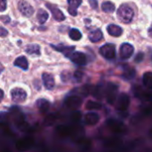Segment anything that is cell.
<instances>
[{
  "label": "cell",
  "instance_id": "cell-1",
  "mask_svg": "<svg viewBox=\"0 0 152 152\" xmlns=\"http://www.w3.org/2000/svg\"><path fill=\"white\" fill-rule=\"evenodd\" d=\"M118 18L123 23H130L134 18L133 9L126 4H122L118 10Z\"/></svg>",
  "mask_w": 152,
  "mask_h": 152
},
{
  "label": "cell",
  "instance_id": "cell-2",
  "mask_svg": "<svg viewBox=\"0 0 152 152\" xmlns=\"http://www.w3.org/2000/svg\"><path fill=\"white\" fill-rule=\"evenodd\" d=\"M35 141L30 136H26L19 139L15 143V149L19 152H25L30 150L34 146Z\"/></svg>",
  "mask_w": 152,
  "mask_h": 152
},
{
  "label": "cell",
  "instance_id": "cell-3",
  "mask_svg": "<svg viewBox=\"0 0 152 152\" xmlns=\"http://www.w3.org/2000/svg\"><path fill=\"white\" fill-rule=\"evenodd\" d=\"M118 86L113 83H108L105 88V95L109 104H113L116 102L118 98Z\"/></svg>",
  "mask_w": 152,
  "mask_h": 152
},
{
  "label": "cell",
  "instance_id": "cell-4",
  "mask_svg": "<svg viewBox=\"0 0 152 152\" xmlns=\"http://www.w3.org/2000/svg\"><path fill=\"white\" fill-rule=\"evenodd\" d=\"M106 125L109 129L115 134H124L126 131V126L121 121L117 119H109L106 122Z\"/></svg>",
  "mask_w": 152,
  "mask_h": 152
},
{
  "label": "cell",
  "instance_id": "cell-5",
  "mask_svg": "<svg viewBox=\"0 0 152 152\" xmlns=\"http://www.w3.org/2000/svg\"><path fill=\"white\" fill-rule=\"evenodd\" d=\"M116 102H117L116 103V108H117L118 110L126 111L128 109L129 105H130V98L126 94L122 93L117 98Z\"/></svg>",
  "mask_w": 152,
  "mask_h": 152
},
{
  "label": "cell",
  "instance_id": "cell-6",
  "mask_svg": "<svg viewBox=\"0 0 152 152\" xmlns=\"http://www.w3.org/2000/svg\"><path fill=\"white\" fill-rule=\"evenodd\" d=\"M100 53L105 59L112 60L116 57V47L113 44H106L100 48Z\"/></svg>",
  "mask_w": 152,
  "mask_h": 152
},
{
  "label": "cell",
  "instance_id": "cell-7",
  "mask_svg": "<svg viewBox=\"0 0 152 152\" xmlns=\"http://www.w3.org/2000/svg\"><path fill=\"white\" fill-rule=\"evenodd\" d=\"M11 97L14 102H23L27 99V93L25 90L20 87H16L11 91Z\"/></svg>",
  "mask_w": 152,
  "mask_h": 152
},
{
  "label": "cell",
  "instance_id": "cell-8",
  "mask_svg": "<svg viewBox=\"0 0 152 152\" xmlns=\"http://www.w3.org/2000/svg\"><path fill=\"white\" fill-rule=\"evenodd\" d=\"M82 102H83L82 98L79 97V96H77V95H71V96H69V97L65 100V102H64L65 105H66L69 109L74 110H77V109L82 105Z\"/></svg>",
  "mask_w": 152,
  "mask_h": 152
},
{
  "label": "cell",
  "instance_id": "cell-9",
  "mask_svg": "<svg viewBox=\"0 0 152 152\" xmlns=\"http://www.w3.org/2000/svg\"><path fill=\"white\" fill-rule=\"evenodd\" d=\"M69 58L71 60L72 62H74L75 64L77 65H79V66H84L87 63V58H86V55L81 52H73L69 56Z\"/></svg>",
  "mask_w": 152,
  "mask_h": 152
},
{
  "label": "cell",
  "instance_id": "cell-10",
  "mask_svg": "<svg viewBox=\"0 0 152 152\" xmlns=\"http://www.w3.org/2000/svg\"><path fill=\"white\" fill-rule=\"evenodd\" d=\"M134 46L128 43H124L122 44V45L120 46V50H119V55L121 57V59L123 60H126L129 59L133 53H134Z\"/></svg>",
  "mask_w": 152,
  "mask_h": 152
},
{
  "label": "cell",
  "instance_id": "cell-11",
  "mask_svg": "<svg viewBox=\"0 0 152 152\" xmlns=\"http://www.w3.org/2000/svg\"><path fill=\"white\" fill-rule=\"evenodd\" d=\"M18 9L26 17H30L34 13L33 7L28 2H26L24 0H21V1L19 2V4H18Z\"/></svg>",
  "mask_w": 152,
  "mask_h": 152
},
{
  "label": "cell",
  "instance_id": "cell-12",
  "mask_svg": "<svg viewBox=\"0 0 152 152\" xmlns=\"http://www.w3.org/2000/svg\"><path fill=\"white\" fill-rule=\"evenodd\" d=\"M75 128L69 126H65V125H59L56 126V133L61 136V137H68L71 136L75 133Z\"/></svg>",
  "mask_w": 152,
  "mask_h": 152
},
{
  "label": "cell",
  "instance_id": "cell-13",
  "mask_svg": "<svg viewBox=\"0 0 152 152\" xmlns=\"http://www.w3.org/2000/svg\"><path fill=\"white\" fill-rule=\"evenodd\" d=\"M46 6H47V8L51 11V12H52V14H53V17L56 20H58V21H61V20H65V15L63 14V12L57 7V6H55V5H53V4H46Z\"/></svg>",
  "mask_w": 152,
  "mask_h": 152
},
{
  "label": "cell",
  "instance_id": "cell-14",
  "mask_svg": "<svg viewBox=\"0 0 152 152\" xmlns=\"http://www.w3.org/2000/svg\"><path fill=\"white\" fill-rule=\"evenodd\" d=\"M42 79H43V83H44V86L46 89L50 90V89H53L54 85H55V81H54V77L52 74L50 73H43L42 74Z\"/></svg>",
  "mask_w": 152,
  "mask_h": 152
},
{
  "label": "cell",
  "instance_id": "cell-15",
  "mask_svg": "<svg viewBox=\"0 0 152 152\" xmlns=\"http://www.w3.org/2000/svg\"><path fill=\"white\" fill-rule=\"evenodd\" d=\"M100 120V116L95 112H89L85 116V123L89 126L96 125Z\"/></svg>",
  "mask_w": 152,
  "mask_h": 152
},
{
  "label": "cell",
  "instance_id": "cell-16",
  "mask_svg": "<svg viewBox=\"0 0 152 152\" xmlns=\"http://www.w3.org/2000/svg\"><path fill=\"white\" fill-rule=\"evenodd\" d=\"M69 3V8L68 11L69 12V14H71L72 16H76L77 14V8L79 7V5L82 4V0H68Z\"/></svg>",
  "mask_w": 152,
  "mask_h": 152
},
{
  "label": "cell",
  "instance_id": "cell-17",
  "mask_svg": "<svg viewBox=\"0 0 152 152\" xmlns=\"http://www.w3.org/2000/svg\"><path fill=\"white\" fill-rule=\"evenodd\" d=\"M52 47L54 48L56 51H59V52L64 53V55L66 57H69L75 50V46H65V45H52Z\"/></svg>",
  "mask_w": 152,
  "mask_h": 152
},
{
  "label": "cell",
  "instance_id": "cell-18",
  "mask_svg": "<svg viewBox=\"0 0 152 152\" xmlns=\"http://www.w3.org/2000/svg\"><path fill=\"white\" fill-rule=\"evenodd\" d=\"M107 31L110 35L112 37H120L123 33V29L121 27L115 25V24H110L107 28Z\"/></svg>",
  "mask_w": 152,
  "mask_h": 152
},
{
  "label": "cell",
  "instance_id": "cell-19",
  "mask_svg": "<svg viewBox=\"0 0 152 152\" xmlns=\"http://www.w3.org/2000/svg\"><path fill=\"white\" fill-rule=\"evenodd\" d=\"M37 106L41 113H45L50 109V102L46 99H38L37 101Z\"/></svg>",
  "mask_w": 152,
  "mask_h": 152
},
{
  "label": "cell",
  "instance_id": "cell-20",
  "mask_svg": "<svg viewBox=\"0 0 152 152\" xmlns=\"http://www.w3.org/2000/svg\"><path fill=\"white\" fill-rule=\"evenodd\" d=\"M14 66L20 68L23 70H27L28 69V62L27 61V58L24 56H20L14 61Z\"/></svg>",
  "mask_w": 152,
  "mask_h": 152
},
{
  "label": "cell",
  "instance_id": "cell-21",
  "mask_svg": "<svg viewBox=\"0 0 152 152\" xmlns=\"http://www.w3.org/2000/svg\"><path fill=\"white\" fill-rule=\"evenodd\" d=\"M102 37H103V35H102V30L98 29V28L91 31L89 34V39L93 43H97V42L101 41L102 39Z\"/></svg>",
  "mask_w": 152,
  "mask_h": 152
},
{
  "label": "cell",
  "instance_id": "cell-22",
  "mask_svg": "<svg viewBox=\"0 0 152 152\" xmlns=\"http://www.w3.org/2000/svg\"><path fill=\"white\" fill-rule=\"evenodd\" d=\"M26 53L31 55H40V47L36 44L29 45L26 47Z\"/></svg>",
  "mask_w": 152,
  "mask_h": 152
},
{
  "label": "cell",
  "instance_id": "cell-23",
  "mask_svg": "<svg viewBox=\"0 0 152 152\" xmlns=\"http://www.w3.org/2000/svg\"><path fill=\"white\" fill-rule=\"evenodd\" d=\"M142 82L146 88L152 89V72L149 71V72L144 73L143 77H142Z\"/></svg>",
  "mask_w": 152,
  "mask_h": 152
},
{
  "label": "cell",
  "instance_id": "cell-24",
  "mask_svg": "<svg viewBox=\"0 0 152 152\" xmlns=\"http://www.w3.org/2000/svg\"><path fill=\"white\" fill-rule=\"evenodd\" d=\"M102 108V103L94 101H88L86 104V109L88 110H99Z\"/></svg>",
  "mask_w": 152,
  "mask_h": 152
},
{
  "label": "cell",
  "instance_id": "cell-25",
  "mask_svg": "<svg viewBox=\"0 0 152 152\" xmlns=\"http://www.w3.org/2000/svg\"><path fill=\"white\" fill-rule=\"evenodd\" d=\"M37 18L39 23L43 24V23H45L47 20V19H48V13L45 10L39 9L38 12H37Z\"/></svg>",
  "mask_w": 152,
  "mask_h": 152
},
{
  "label": "cell",
  "instance_id": "cell-26",
  "mask_svg": "<svg viewBox=\"0 0 152 152\" xmlns=\"http://www.w3.org/2000/svg\"><path fill=\"white\" fill-rule=\"evenodd\" d=\"M102 8L105 12H113L115 11V4L112 2L107 1L102 4Z\"/></svg>",
  "mask_w": 152,
  "mask_h": 152
},
{
  "label": "cell",
  "instance_id": "cell-27",
  "mask_svg": "<svg viewBox=\"0 0 152 152\" xmlns=\"http://www.w3.org/2000/svg\"><path fill=\"white\" fill-rule=\"evenodd\" d=\"M69 37L72 39V40H75V41H77L79 39H81L82 37V34L81 32L77 29V28H71L69 30Z\"/></svg>",
  "mask_w": 152,
  "mask_h": 152
},
{
  "label": "cell",
  "instance_id": "cell-28",
  "mask_svg": "<svg viewBox=\"0 0 152 152\" xmlns=\"http://www.w3.org/2000/svg\"><path fill=\"white\" fill-rule=\"evenodd\" d=\"M58 119V115L55 114V113H53V114H50L48 115L45 119V124L46 126H51L53 124H54L56 122V120Z\"/></svg>",
  "mask_w": 152,
  "mask_h": 152
},
{
  "label": "cell",
  "instance_id": "cell-29",
  "mask_svg": "<svg viewBox=\"0 0 152 152\" xmlns=\"http://www.w3.org/2000/svg\"><path fill=\"white\" fill-rule=\"evenodd\" d=\"M77 145L83 150V151H86V150H88L89 148H90V144H91V142H90V141L89 140H86V139H80V140H78L77 141Z\"/></svg>",
  "mask_w": 152,
  "mask_h": 152
},
{
  "label": "cell",
  "instance_id": "cell-30",
  "mask_svg": "<svg viewBox=\"0 0 152 152\" xmlns=\"http://www.w3.org/2000/svg\"><path fill=\"white\" fill-rule=\"evenodd\" d=\"M95 90V86H91V85H86L82 87V93L85 95H88V94H94Z\"/></svg>",
  "mask_w": 152,
  "mask_h": 152
},
{
  "label": "cell",
  "instance_id": "cell-31",
  "mask_svg": "<svg viewBox=\"0 0 152 152\" xmlns=\"http://www.w3.org/2000/svg\"><path fill=\"white\" fill-rule=\"evenodd\" d=\"M135 76V70L133 68H128L124 72V77L127 79H132Z\"/></svg>",
  "mask_w": 152,
  "mask_h": 152
},
{
  "label": "cell",
  "instance_id": "cell-32",
  "mask_svg": "<svg viewBox=\"0 0 152 152\" xmlns=\"http://www.w3.org/2000/svg\"><path fill=\"white\" fill-rule=\"evenodd\" d=\"M81 118H82V114H81V112L80 111H78V110H75L74 112H72V114L70 115V118H71V120L73 121V122H78L80 119H81Z\"/></svg>",
  "mask_w": 152,
  "mask_h": 152
},
{
  "label": "cell",
  "instance_id": "cell-33",
  "mask_svg": "<svg viewBox=\"0 0 152 152\" xmlns=\"http://www.w3.org/2000/svg\"><path fill=\"white\" fill-rule=\"evenodd\" d=\"M118 141H117L115 139H109V140L106 141L105 146H107V147H113V146H115L118 143Z\"/></svg>",
  "mask_w": 152,
  "mask_h": 152
},
{
  "label": "cell",
  "instance_id": "cell-34",
  "mask_svg": "<svg viewBox=\"0 0 152 152\" xmlns=\"http://www.w3.org/2000/svg\"><path fill=\"white\" fill-rule=\"evenodd\" d=\"M9 114L6 112H0V122L4 123L5 122L8 118H9Z\"/></svg>",
  "mask_w": 152,
  "mask_h": 152
},
{
  "label": "cell",
  "instance_id": "cell-35",
  "mask_svg": "<svg viewBox=\"0 0 152 152\" xmlns=\"http://www.w3.org/2000/svg\"><path fill=\"white\" fill-rule=\"evenodd\" d=\"M83 76H84L83 72H82V71H79V70H77V71L74 73V77H75V79H76L77 81H80V80L82 79Z\"/></svg>",
  "mask_w": 152,
  "mask_h": 152
},
{
  "label": "cell",
  "instance_id": "cell-36",
  "mask_svg": "<svg viewBox=\"0 0 152 152\" xmlns=\"http://www.w3.org/2000/svg\"><path fill=\"white\" fill-rule=\"evenodd\" d=\"M143 58H144V54H143L142 53H139L136 55L134 61H135V62H141V61L143 60Z\"/></svg>",
  "mask_w": 152,
  "mask_h": 152
},
{
  "label": "cell",
  "instance_id": "cell-37",
  "mask_svg": "<svg viewBox=\"0 0 152 152\" xmlns=\"http://www.w3.org/2000/svg\"><path fill=\"white\" fill-rule=\"evenodd\" d=\"M7 35H8V31H7V29H5L4 28H3V27H1V26H0V37H5Z\"/></svg>",
  "mask_w": 152,
  "mask_h": 152
},
{
  "label": "cell",
  "instance_id": "cell-38",
  "mask_svg": "<svg viewBox=\"0 0 152 152\" xmlns=\"http://www.w3.org/2000/svg\"><path fill=\"white\" fill-rule=\"evenodd\" d=\"M6 9V0H0V12H4Z\"/></svg>",
  "mask_w": 152,
  "mask_h": 152
},
{
  "label": "cell",
  "instance_id": "cell-39",
  "mask_svg": "<svg viewBox=\"0 0 152 152\" xmlns=\"http://www.w3.org/2000/svg\"><path fill=\"white\" fill-rule=\"evenodd\" d=\"M69 78V72H66V71H65V72H62V73H61V80H62L63 82H64V81L66 82Z\"/></svg>",
  "mask_w": 152,
  "mask_h": 152
},
{
  "label": "cell",
  "instance_id": "cell-40",
  "mask_svg": "<svg viewBox=\"0 0 152 152\" xmlns=\"http://www.w3.org/2000/svg\"><path fill=\"white\" fill-rule=\"evenodd\" d=\"M89 4L94 9H97L98 7V2L96 0H89Z\"/></svg>",
  "mask_w": 152,
  "mask_h": 152
},
{
  "label": "cell",
  "instance_id": "cell-41",
  "mask_svg": "<svg viewBox=\"0 0 152 152\" xmlns=\"http://www.w3.org/2000/svg\"><path fill=\"white\" fill-rule=\"evenodd\" d=\"M4 91H3L2 89H0V102H2V100L4 99Z\"/></svg>",
  "mask_w": 152,
  "mask_h": 152
},
{
  "label": "cell",
  "instance_id": "cell-42",
  "mask_svg": "<svg viewBox=\"0 0 152 152\" xmlns=\"http://www.w3.org/2000/svg\"><path fill=\"white\" fill-rule=\"evenodd\" d=\"M148 33H149V36L152 38V25L150 27V28H149V30H148Z\"/></svg>",
  "mask_w": 152,
  "mask_h": 152
},
{
  "label": "cell",
  "instance_id": "cell-43",
  "mask_svg": "<svg viewBox=\"0 0 152 152\" xmlns=\"http://www.w3.org/2000/svg\"><path fill=\"white\" fill-rule=\"evenodd\" d=\"M3 70H4V66L0 63V74L3 72Z\"/></svg>",
  "mask_w": 152,
  "mask_h": 152
},
{
  "label": "cell",
  "instance_id": "cell-44",
  "mask_svg": "<svg viewBox=\"0 0 152 152\" xmlns=\"http://www.w3.org/2000/svg\"><path fill=\"white\" fill-rule=\"evenodd\" d=\"M1 152H12L11 151H9V150H4V151H2Z\"/></svg>",
  "mask_w": 152,
  "mask_h": 152
},
{
  "label": "cell",
  "instance_id": "cell-45",
  "mask_svg": "<svg viewBox=\"0 0 152 152\" xmlns=\"http://www.w3.org/2000/svg\"><path fill=\"white\" fill-rule=\"evenodd\" d=\"M151 138H152V130H151Z\"/></svg>",
  "mask_w": 152,
  "mask_h": 152
}]
</instances>
